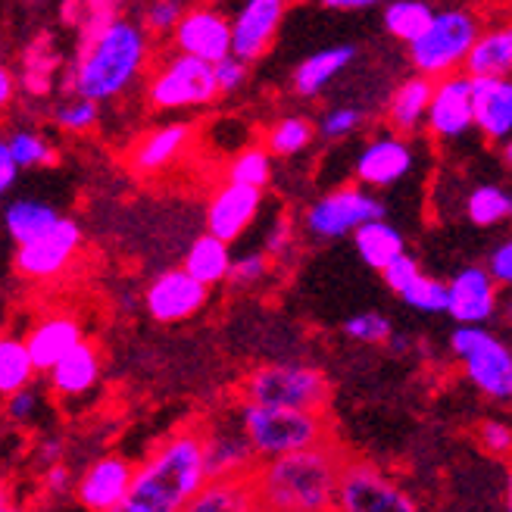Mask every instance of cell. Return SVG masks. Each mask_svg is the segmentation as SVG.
I'll list each match as a JSON object with an SVG mask.
<instances>
[{
  "instance_id": "7",
  "label": "cell",
  "mask_w": 512,
  "mask_h": 512,
  "mask_svg": "<svg viewBox=\"0 0 512 512\" xmlns=\"http://www.w3.org/2000/svg\"><path fill=\"white\" fill-rule=\"evenodd\" d=\"M216 97L213 63L191 54H172L147 82V100L157 110H194L213 104Z\"/></svg>"
},
{
  "instance_id": "1",
  "label": "cell",
  "mask_w": 512,
  "mask_h": 512,
  "mask_svg": "<svg viewBox=\"0 0 512 512\" xmlns=\"http://www.w3.org/2000/svg\"><path fill=\"white\" fill-rule=\"evenodd\" d=\"M150 57L147 35L141 25L116 19L110 13L94 16L91 29L82 32V47L69 72V94L91 97L97 104L122 97L138 82Z\"/></svg>"
},
{
  "instance_id": "18",
  "label": "cell",
  "mask_w": 512,
  "mask_h": 512,
  "mask_svg": "<svg viewBox=\"0 0 512 512\" xmlns=\"http://www.w3.org/2000/svg\"><path fill=\"white\" fill-rule=\"evenodd\" d=\"M135 466L122 456H104L79 478L75 484V497L91 512H116L128 494V484H132Z\"/></svg>"
},
{
  "instance_id": "40",
  "label": "cell",
  "mask_w": 512,
  "mask_h": 512,
  "mask_svg": "<svg viewBox=\"0 0 512 512\" xmlns=\"http://www.w3.org/2000/svg\"><path fill=\"white\" fill-rule=\"evenodd\" d=\"M344 331H347V338L360 341V344H384L391 338L394 328L381 313H360L344 322Z\"/></svg>"
},
{
  "instance_id": "43",
  "label": "cell",
  "mask_w": 512,
  "mask_h": 512,
  "mask_svg": "<svg viewBox=\"0 0 512 512\" xmlns=\"http://www.w3.org/2000/svg\"><path fill=\"white\" fill-rule=\"evenodd\" d=\"M185 13V0H153L147 7V32L153 35H166L172 32L178 19Z\"/></svg>"
},
{
  "instance_id": "37",
  "label": "cell",
  "mask_w": 512,
  "mask_h": 512,
  "mask_svg": "<svg viewBox=\"0 0 512 512\" xmlns=\"http://www.w3.org/2000/svg\"><path fill=\"white\" fill-rule=\"evenodd\" d=\"M403 303L409 306V310H416V313H447V285L441 278H431L425 272H419L409 285L400 291Z\"/></svg>"
},
{
  "instance_id": "19",
  "label": "cell",
  "mask_w": 512,
  "mask_h": 512,
  "mask_svg": "<svg viewBox=\"0 0 512 512\" xmlns=\"http://www.w3.org/2000/svg\"><path fill=\"white\" fill-rule=\"evenodd\" d=\"M472 79V122L488 141L512 135V79L500 75H469Z\"/></svg>"
},
{
  "instance_id": "52",
  "label": "cell",
  "mask_w": 512,
  "mask_h": 512,
  "mask_svg": "<svg viewBox=\"0 0 512 512\" xmlns=\"http://www.w3.org/2000/svg\"><path fill=\"white\" fill-rule=\"evenodd\" d=\"M13 94H16V75L0 63V110H7L13 104Z\"/></svg>"
},
{
  "instance_id": "10",
  "label": "cell",
  "mask_w": 512,
  "mask_h": 512,
  "mask_svg": "<svg viewBox=\"0 0 512 512\" xmlns=\"http://www.w3.org/2000/svg\"><path fill=\"white\" fill-rule=\"evenodd\" d=\"M335 509L344 512H413L416 500L372 466H341Z\"/></svg>"
},
{
  "instance_id": "57",
  "label": "cell",
  "mask_w": 512,
  "mask_h": 512,
  "mask_svg": "<svg viewBox=\"0 0 512 512\" xmlns=\"http://www.w3.org/2000/svg\"><path fill=\"white\" fill-rule=\"evenodd\" d=\"M503 144H506V150H503V153H506V163L512 166V135H509V138H506Z\"/></svg>"
},
{
  "instance_id": "5",
  "label": "cell",
  "mask_w": 512,
  "mask_h": 512,
  "mask_svg": "<svg viewBox=\"0 0 512 512\" xmlns=\"http://www.w3.org/2000/svg\"><path fill=\"white\" fill-rule=\"evenodd\" d=\"M475 38H478V22L472 13L466 10L434 13L422 35L409 41V60H413L419 75L441 79V75H450L466 63Z\"/></svg>"
},
{
  "instance_id": "36",
  "label": "cell",
  "mask_w": 512,
  "mask_h": 512,
  "mask_svg": "<svg viewBox=\"0 0 512 512\" xmlns=\"http://www.w3.org/2000/svg\"><path fill=\"white\" fill-rule=\"evenodd\" d=\"M225 182H238L250 188H266L272 182V153L266 147H247L228 163Z\"/></svg>"
},
{
  "instance_id": "21",
  "label": "cell",
  "mask_w": 512,
  "mask_h": 512,
  "mask_svg": "<svg viewBox=\"0 0 512 512\" xmlns=\"http://www.w3.org/2000/svg\"><path fill=\"white\" fill-rule=\"evenodd\" d=\"M194 128L188 122H166L157 125L153 132H147L128 153V163H132L135 172L141 175H157L163 169H169L172 163L182 160V153L191 144Z\"/></svg>"
},
{
  "instance_id": "49",
  "label": "cell",
  "mask_w": 512,
  "mask_h": 512,
  "mask_svg": "<svg viewBox=\"0 0 512 512\" xmlns=\"http://www.w3.org/2000/svg\"><path fill=\"white\" fill-rule=\"evenodd\" d=\"M44 484H47V491L57 494V497H63V494H69L75 488V484H72V472L66 466H60V463H50L47 466Z\"/></svg>"
},
{
  "instance_id": "15",
  "label": "cell",
  "mask_w": 512,
  "mask_h": 512,
  "mask_svg": "<svg viewBox=\"0 0 512 512\" xmlns=\"http://www.w3.org/2000/svg\"><path fill=\"white\" fill-rule=\"evenodd\" d=\"M172 44L178 54H191L207 63H216L232 54V22L210 7L185 10L172 29Z\"/></svg>"
},
{
  "instance_id": "9",
  "label": "cell",
  "mask_w": 512,
  "mask_h": 512,
  "mask_svg": "<svg viewBox=\"0 0 512 512\" xmlns=\"http://www.w3.org/2000/svg\"><path fill=\"white\" fill-rule=\"evenodd\" d=\"M384 216V203L369 194L366 188H338L325 197H319L310 210L303 216L306 232L313 238H325V241H335V238H347L353 235L356 228L369 219H381Z\"/></svg>"
},
{
  "instance_id": "53",
  "label": "cell",
  "mask_w": 512,
  "mask_h": 512,
  "mask_svg": "<svg viewBox=\"0 0 512 512\" xmlns=\"http://www.w3.org/2000/svg\"><path fill=\"white\" fill-rule=\"evenodd\" d=\"M381 4V0H322V7L328 10H369Z\"/></svg>"
},
{
  "instance_id": "26",
  "label": "cell",
  "mask_w": 512,
  "mask_h": 512,
  "mask_svg": "<svg viewBox=\"0 0 512 512\" xmlns=\"http://www.w3.org/2000/svg\"><path fill=\"white\" fill-rule=\"evenodd\" d=\"M253 478L238 475V478H207V484L197 491V497L188 503L191 512H247L256 509Z\"/></svg>"
},
{
  "instance_id": "16",
  "label": "cell",
  "mask_w": 512,
  "mask_h": 512,
  "mask_svg": "<svg viewBox=\"0 0 512 512\" xmlns=\"http://www.w3.org/2000/svg\"><path fill=\"white\" fill-rule=\"evenodd\" d=\"M285 13L288 0H244V7L232 19V54L244 63L260 60L272 47Z\"/></svg>"
},
{
  "instance_id": "12",
  "label": "cell",
  "mask_w": 512,
  "mask_h": 512,
  "mask_svg": "<svg viewBox=\"0 0 512 512\" xmlns=\"http://www.w3.org/2000/svg\"><path fill=\"white\" fill-rule=\"evenodd\" d=\"M428 132L438 141H459L466 138L475 122H472V79L469 75H441L431 88L428 100Z\"/></svg>"
},
{
  "instance_id": "47",
  "label": "cell",
  "mask_w": 512,
  "mask_h": 512,
  "mask_svg": "<svg viewBox=\"0 0 512 512\" xmlns=\"http://www.w3.org/2000/svg\"><path fill=\"white\" fill-rule=\"evenodd\" d=\"M481 444L494 456H506L512 450V428L506 422H484L481 425Z\"/></svg>"
},
{
  "instance_id": "48",
  "label": "cell",
  "mask_w": 512,
  "mask_h": 512,
  "mask_svg": "<svg viewBox=\"0 0 512 512\" xmlns=\"http://www.w3.org/2000/svg\"><path fill=\"white\" fill-rule=\"evenodd\" d=\"M488 272L497 278V285L512 288V238H506L488 260Z\"/></svg>"
},
{
  "instance_id": "35",
  "label": "cell",
  "mask_w": 512,
  "mask_h": 512,
  "mask_svg": "<svg viewBox=\"0 0 512 512\" xmlns=\"http://www.w3.org/2000/svg\"><path fill=\"white\" fill-rule=\"evenodd\" d=\"M431 16L434 10L425 0H394V4H388V10H384V29L409 44L416 35H422Z\"/></svg>"
},
{
  "instance_id": "41",
  "label": "cell",
  "mask_w": 512,
  "mask_h": 512,
  "mask_svg": "<svg viewBox=\"0 0 512 512\" xmlns=\"http://www.w3.org/2000/svg\"><path fill=\"white\" fill-rule=\"evenodd\" d=\"M269 272V256L266 253H247L241 260H232V269H228V285L238 288V291H247L253 285H260Z\"/></svg>"
},
{
  "instance_id": "20",
  "label": "cell",
  "mask_w": 512,
  "mask_h": 512,
  "mask_svg": "<svg viewBox=\"0 0 512 512\" xmlns=\"http://www.w3.org/2000/svg\"><path fill=\"white\" fill-rule=\"evenodd\" d=\"M413 163V147L397 135H384L369 141L360 157H356V178L366 188H391L409 175Z\"/></svg>"
},
{
  "instance_id": "14",
  "label": "cell",
  "mask_w": 512,
  "mask_h": 512,
  "mask_svg": "<svg viewBox=\"0 0 512 512\" xmlns=\"http://www.w3.org/2000/svg\"><path fill=\"white\" fill-rule=\"evenodd\" d=\"M497 310V278L488 266H466L447 281V316L456 325H488Z\"/></svg>"
},
{
  "instance_id": "54",
  "label": "cell",
  "mask_w": 512,
  "mask_h": 512,
  "mask_svg": "<svg viewBox=\"0 0 512 512\" xmlns=\"http://www.w3.org/2000/svg\"><path fill=\"white\" fill-rule=\"evenodd\" d=\"M41 459L50 466V463H57L60 459V441H44L41 444Z\"/></svg>"
},
{
  "instance_id": "45",
  "label": "cell",
  "mask_w": 512,
  "mask_h": 512,
  "mask_svg": "<svg viewBox=\"0 0 512 512\" xmlns=\"http://www.w3.org/2000/svg\"><path fill=\"white\" fill-rule=\"evenodd\" d=\"M38 403H41L38 391L32 388V384H25V388L7 394V419L16 425H29L38 413Z\"/></svg>"
},
{
  "instance_id": "8",
  "label": "cell",
  "mask_w": 512,
  "mask_h": 512,
  "mask_svg": "<svg viewBox=\"0 0 512 512\" xmlns=\"http://www.w3.org/2000/svg\"><path fill=\"white\" fill-rule=\"evenodd\" d=\"M247 400L269 406H294L322 413L328 403V381L319 369L300 363H275L247 378Z\"/></svg>"
},
{
  "instance_id": "55",
  "label": "cell",
  "mask_w": 512,
  "mask_h": 512,
  "mask_svg": "<svg viewBox=\"0 0 512 512\" xmlns=\"http://www.w3.org/2000/svg\"><path fill=\"white\" fill-rule=\"evenodd\" d=\"M10 509V500H7V491H4V484H0V512H7Z\"/></svg>"
},
{
  "instance_id": "27",
  "label": "cell",
  "mask_w": 512,
  "mask_h": 512,
  "mask_svg": "<svg viewBox=\"0 0 512 512\" xmlns=\"http://www.w3.org/2000/svg\"><path fill=\"white\" fill-rule=\"evenodd\" d=\"M353 244H356V253H360V260L369 269H378V272L388 266L394 256H400L406 250L400 228H394L391 222H384V216L369 219V222H363L360 228H356Z\"/></svg>"
},
{
  "instance_id": "50",
  "label": "cell",
  "mask_w": 512,
  "mask_h": 512,
  "mask_svg": "<svg viewBox=\"0 0 512 512\" xmlns=\"http://www.w3.org/2000/svg\"><path fill=\"white\" fill-rule=\"evenodd\" d=\"M16 175H19V166H16V160H13V153H10L7 141L0 138V194L10 191V188L16 185Z\"/></svg>"
},
{
  "instance_id": "24",
  "label": "cell",
  "mask_w": 512,
  "mask_h": 512,
  "mask_svg": "<svg viewBox=\"0 0 512 512\" xmlns=\"http://www.w3.org/2000/svg\"><path fill=\"white\" fill-rule=\"evenodd\" d=\"M82 338L85 335H82V322L79 319H72V316H47V319H41L29 331L25 347H29V353H32L35 369L47 372L66 350H72Z\"/></svg>"
},
{
  "instance_id": "2",
  "label": "cell",
  "mask_w": 512,
  "mask_h": 512,
  "mask_svg": "<svg viewBox=\"0 0 512 512\" xmlns=\"http://www.w3.org/2000/svg\"><path fill=\"white\" fill-rule=\"evenodd\" d=\"M341 456L325 441L306 450L281 453L275 459H263L253 469V491L266 509L278 512H325L335 509Z\"/></svg>"
},
{
  "instance_id": "13",
  "label": "cell",
  "mask_w": 512,
  "mask_h": 512,
  "mask_svg": "<svg viewBox=\"0 0 512 512\" xmlns=\"http://www.w3.org/2000/svg\"><path fill=\"white\" fill-rule=\"evenodd\" d=\"M210 300V288L185 272V269H166L150 281L144 291V306L150 319H157L163 325L185 322L194 313L203 310V303Z\"/></svg>"
},
{
  "instance_id": "25",
  "label": "cell",
  "mask_w": 512,
  "mask_h": 512,
  "mask_svg": "<svg viewBox=\"0 0 512 512\" xmlns=\"http://www.w3.org/2000/svg\"><path fill=\"white\" fill-rule=\"evenodd\" d=\"M353 57H356V47L353 44H338V47L316 50L313 57H306L297 66V72H294V91L300 97H316V94H322L353 63Z\"/></svg>"
},
{
  "instance_id": "42",
  "label": "cell",
  "mask_w": 512,
  "mask_h": 512,
  "mask_svg": "<svg viewBox=\"0 0 512 512\" xmlns=\"http://www.w3.org/2000/svg\"><path fill=\"white\" fill-rule=\"evenodd\" d=\"M360 125H363V110H356V107H335V110H328L322 116L319 135L328 138V141H341V138L353 135Z\"/></svg>"
},
{
  "instance_id": "6",
  "label": "cell",
  "mask_w": 512,
  "mask_h": 512,
  "mask_svg": "<svg viewBox=\"0 0 512 512\" xmlns=\"http://www.w3.org/2000/svg\"><path fill=\"white\" fill-rule=\"evenodd\" d=\"M450 350L475 388L500 403L512 400V347L484 325H459L450 335Z\"/></svg>"
},
{
  "instance_id": "46",
  "label": "cell",
  "mask_w": 512,
  "mask_h": 512,
  "mask_svg": "<svg viewBox=\"0 0 512 512\" xmlns=\"http://www.w3.org/2000/svg\"><path fill=\"white\" fill-rule=\"evenodd\" d=\"M419 272H422V269H419V263H416L413 256H409L406 250H403L400 256H394V260L381 269V278H384V285H388L394 294H400V291L409 285V281H413V278L419 275Z\"/></svg>"
},
{
  "instance_id": "3",
  "label": "cell",
  "mask_w": 512,
  "mask_h": 512,
  "mask_svg": "<svg viewBox=\"0 0 512 512\" xmlns=\"http://www.w3.org/2000/svg\"><path fill=\"white\" fill-rule=\"evenodd\" d=\"M207 484L203 466V434L182 431L157 447L144 466L135 469L119 512H178L188 509Z\"/></svg>"
},
{
  "instance_id": "51",
  "label": "cell",
  "mask_w": 512,
  "mask_h": 512,
  "mask_svg": "<svg viewBox=\"0 0 512 512\" xmlns=\"http://www.w3.org/2000/svg\"><path fill=\"white\" fill-rule=\"evenodd\" d=\"M288 247H291V225L288 222L272 225V232L266 235V256H281L288 253Z\"/></svg>"
},
{
  "instance_id": "38",
  "label": "cell",
  "mask_w": 512,
  "mask_h": 512,
  "mask_svg": "<svg viewBox=\"0 0 512 512\" xmlns=\"http://www.w3.org/2000/svg\"><path fill=\"white\" fill-rule=\"evenodd\" d=\"M54 122L63 128V132H72V135L91 132V128L100 122V104L82 94H69L54 107Z\"/></svg>"
},
{
  "instance_id": "4",
  "label": "cell",
  "mask_w": 512,
  "mask_h": 512,
  "mask_svg": "<svg viewBox=\"0 0 512 512\" xmlns=\"http://www.w3.org/2000/svg\"><path fill=\"white\" fill-rule=\"evenodd\" d=\"M241 431L250 441L256 459H275L281 453L306 450L325 441V419L313 409H294V406H269L247 400L241 406Z\"/></svg>"
},
{
  "instance_id": "29",
  "label": "cell",
  "mask_w": 512,
  "mask_h": 512,
  "mask_svg": "<svg viewBox=\"0 0 512 512\" xmlns=\"http://www.w3.org/2000/svg\"><path fill=\"white\" fill-rule=\"evenodd\" d=\"M463 66L469 75H500V79H512V25L488 32V35L478 32Z\"/></svg>"
},
{
  "instance_id": "39",
  "label": "cell",
  "mask_w": 512,
  "mask_h": 512,
  "mask_svg": "<svg viewBox=\"0 0 512 512\" xmlns=\"http://www.w3.org/2000/svg\"><path fill=\"white\" fill-rule=\"evenodd\" d=\"M7 147L19 169H41L57 163V150L50 147L38 132H16L7 138Z\"/></svg>"
},
{
  "instance_id": "30",
  "label": "cell",
  "mask_w": 512,
  "mask_h": 512,
  "mask_svg": "<svg viewBox=\"0 0 512 512\" xmlns=\"http://www.w3.org/2000/svg\"><path fill=\"white\" fill-rule=\"evenodd\" d=\"M431 88H434V79H428V75H416V79H406L394 91L391 104H388V119L397 132H416V128L425 122Z\"/></svg>"
},
{
  "instance_id": "31",
  "label": "cell",
  "mask_w": 512,
  "mask_h": 512,
  "mask_svg": "<svg viewBox=\"0 0 512 512\" xmlns=\"http://www.w3.org/2000/svg\"><path fill=\"white\" fill-rule=\"evenodd\" d=\"M60 219V213L44 200H32V197H19L13 200L7 213H4V225L16 244L35 241L38 235H44L50 225Z\"/></svg>"
},
{
  "instance_id": "34",
  "label": "cell",
  "mask_w": 512,
  "mask_h": 512,
  "mask_svg": "<svg viewBox=\"0 0 512 512\" xmlns=\"http://www.w3.org/2000/svg\"><path fill=\"white\" fill-rule=\"evenodd\" d=\"M313 135H316V128H313L310 119L285 116L266 132V150L272 153V157H294V153L310 147Z\"/></svg>"
},
{
  "instance_id": "11",
  "label": "cell",
  "mask_w": 512,
  "mask_h": 512,
  "mask_svg": "<svg viewBox=\"0 0 512 512\" xmlns=\"http://www.w3.org/2000/svg\"><path fill=\"white\" fill-rule=\"evenodd\" d=\"M79 247H82V228H79V222L60 216L44 235H38L35 241L19 244V250H16V269H19L22 278H29V281L57 278L60 272H66V266L72 263V256H75V250H79Z\"/></svg>"
},
{
  "instance_id": "33",
  "label": "cell",
  "mask_w": 512,
  "mask_h": 512,
  "mask_svg": "<svg viewBox=\"0 0 512 512\" xmlns=\"http://www.w3.org/2000/svg\"><path fill=\"white\" fill-rule=\"evenodd\" d=\"M466 216L478 228H494L512 222V194L497 185H478L466 197Z\"/></svg>"
},
{
  "instance_id": "28",
  "label": "cell",
  "mask_w": 512,
  "mask_h": 512,
  "mask_svg": "<svg viewBox=\"0 0 512 512\" xmlns=\"http://www.w3.org/2000/svg\"><path fill=\"white\" fill-rule=\"evenodd\" d=\"M232 244L228 241H222V238H216V235H200L191 247H188V253H185V272H191L200 285H207V288H213V285H222V281L228 278V269H232V250H228Z\"/></svg>"
},
{
  "instance_id": "23",
  "label": "cell",
  "mask_w": 512,
  "mask_h": 512,
  "mask_svg": "<svg viewBox=\"0 0 512 512\" xmlns=\"http://www.w3.org/2000/svg\"><path fill=\"white\" fill-rule=\"evenodd\" d=\"M44 375H47V384H50V391H54V394L82 397V394H88L94 388L97 378H100V353H97L94 344H88L82 338L72 350H66Z\"/></svg>"
},
{
  "instance_id": "17",
  "label": "cell",
  "mask_w": 512,
  "mask_h": 512,
  "mask_svg": "<svg viewBox=\"0 0 512 512\" xmlns=\"http://www.w3.org/2000/svg\"><path fill=\"white\" fill-rule=\"evenodd\" d=\"M260 203H263V188L225 182L207 203V232L232 244L250 228V222L260 213Z\"/></svg>"
},
{
  "instance_id": "44",
  "label": "cell",
  "mask_w": 512,
  "mask_h": 512,
  "mask_svg": "<svg viewBox=\"0 0 512 512\" xmlns=\"http://www.w3.org/2000/svg\"><path fill=\"white\" fill-rule=\"evenodd\" d=\"M213 72H216V88H219V94H235L247 82V63L238 60L235 54L216 60L213 63Z\"/></svg>"
},
{
  "instance_id": "32",
  "label": "cell",
  "mask_w": 512,
  "mask_h": 512,
  "mask_svg": "<svg viewBox=\"0 0 512 512\" xmlns=\"http://www.w3.org/2000/svg\"><path fill=\"white\" fill-rule=\"evenodd\" d=\"M35 375L38 369L32 363V353L25 347V341L13 335H0V397L32 384Z\"/></svg>"
},
{
  "instance_id": "56",
  "label": "cell",
  "mask_w": 512,
  "mask_h": 512,
  "mask_svg": "<svg viewBox=\"0 0 512 512\" xmlns=\"http://www.w3.org/2000/svg\"><path fill=\"white\" fill-rule=\"evenodd\" d=\"M506 506L512 509V472H509V481H506Z\"/></svg>"
},
{
  "instance_id": "22",
  "label": "cell",
  "mask_w": 512,
  "mask_h": 512,
  "mask_svg": "<svg viewBox=\"0 0 512 512\" xmlns=\"http://www.w3.org/2000/svg\"><path fill=\"white\" fill-rule=\"evenodd\" d=\"M203 466H207V478L253 475V469H256V453H253L250 441L244 438L241 425L235 431L203 434Z\"/></svg>"
}]
</instances>
